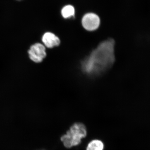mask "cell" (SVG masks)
<instances>
[{
    "mask_svg": "<svg viewBox=\"0 0 150 150\" xmlns=\"http://www.w3.org/2000/svg\"><path fill=\"white\" fill-rule=\"evenodd\" d=\"M43 45L48 49H52L60 45L61 40L53 33L48 31L43 33L41 38Z\"/></svg>",
    "mask_w": 150,
    "mask_h": 150,
    "instance_id": "cell-5",
    "label": "cell"
},
{
    "mask_svg": "<svg viewBox=\"0 0 150 150\" xmlns=\"http://www.w3.org/2000/svg\"><path fill=\"white\" fill-rule=\"evenodd\" d=\"M104 146L103 142L100 140H93L88 145L86 150H103Z\"/></svg>",
    "mask_w": 150,
    "mask_h": 150,
    "instance_id": "cell-6",
    "label": "cell"
},
{
    "mask_svg": "<svg viewBox=\"0 0 150 150\" xmlns=\"http://www.w3.org/2000/svg\"><path fill=\"white\" fill-rule=\"evenodd\" d=\"M114 45L112 39L100 43L82 63L83 71L90 74H99L111 67L115 61Z\"/></svg>",
    "mask_w": 150,
    "mask_h": 150,
    "instance_id": "cell-1",
    "label": "cell"
},
{
    "mask_svg": "<svg viewBox=\"0 0 150 150\" xmlns=\"http://www.w3.org/2000/svg\"><path fill=\"white\" fill-rule=\"evenodd\" d=\"M28 58L33 64H39L43 62L47 56L46 48L43 43L37 42L29 46L27 51Z\"/></svg>",
    "mask_w": 150,
    "mask_h": 150,
    "instance_id": "cell-3",
    "label": "cell"
},
{
    "mask_svg": "<svg viewBox=\"0 0 150 150\" xmlns=\"http://www.w3.org/2000/svg\"><path fill=\"white\" fill-rule=\"evenodd\" d=\"M17 1H22V0H17Z\"/></svg>",
    "mask_w": 150,
    "mask_h": 150,
    "instance_id": "cell-8",
    "label": "cell"
},
{
    "mask_svg": "<svg viewBox=\"0 0 150 150\" xmlns=\"http://www.w3.org/2000/svg\"><path fill=\"white\" fill-rule=\"evenodd\" d=\"M75 9L74 7L70 5L65 6L62 9L61 13L62 16L65 18H70L75 15Z\"/></svg>",
    "mask_w": 150,
    "mask_h": 150,
    "instance_id": "cell-7",
    "label": "cell"
},
{
    "mask_svg": "<svg viewBox=\"0 0 150 150\" xmlns=\"http://www.w3.org/2000/svg\"><path fill=\"white\" fill-rule=\"evenodd\" d=\"M82 24L86 30L93 31L99 27L100 24V19L96 14L87 13L83 17Z\"/></svg>",
    "mask_w": 150,
    "mask_h": 150,
    "instance_id": "cell-4",
    "label": "cell"
},
{
    "mask_svg": "<svg viewBox=\"0 0 150 150\" xmlns=\"http://www.w3.org/2000/svg\"><path fill=\"white\" fill-rule=\"evenodd\" d=\"M87 133L86 128L83 123H75L62 136L61 141L66 148H72L79 145L82 139L86 137Z\"/></svg>",
    "mask_w": 150,
    "mask_h": 150,
    "instance_id": "cell-2",
    "label": "cell"
}]
</instances>
